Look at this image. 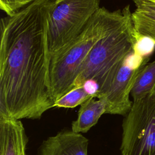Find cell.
I'll return each instance as SVG.
<instances>
[{
  "label": "cell",
  "mask_w": 155,
  "mask_h": 155,
  "mask_svg": "<svg viewBox=\"0 0 155 155\" xmlns=\"http://www.w3.org/2000/svg\"><path fill=\"white\" fill-rule=\"evenodd\" d=\"M36 0H0V8L11 16Z\"/></svg>",
  "instance_id": "cell-13"
},
{
  "label": "cell",
  "mask_w": 155,
  "mask_h": 155,
  "mask_svg": "<svg viewBox=\"0 0 155 155\" xmlns=\"http://www.w3.org/2000/svg\"><path fill=\"white\" fill-rule=\"evenodd\" d=\"M91 97H92L87 93L82 86L75 87L58 99L53 107L74 108Z\"/></svg>",
  "instance_id": "cell-12"
},
{
  "label": "cell",
  "mask_w": 155,
  "mask_h": 155,
  "mask_svg": "<svg viewBox=\"0 0 155 155\" xmlns=\"http://www.w3.org/2000/svg\"><path fill=\"white\" fill-rule=\"evenodd\" d=\"M101 0H54L48 30L50 56L69 45L100 8Z\"/></svg>",
  "instance_id": "cell-4"
},
{
  "label": "cell",
  "mask_w": 155,
  "mask_h": 155,
  "mask_svg": "<svg viewBox=\"0 0 155 155\" xmlns=\"http://www.w3.org/2000/svg\"><path fill=\"white\" fill-rule=\"evenodd\" d=\"M54 0L0 21V117L38 119L53 108L48 30Z\"/></svg>",
  "instance_id": "cell-1"
},
{
  "label": "cell",
  "mask_w": 155,
  "mask_h": 155,
  "mask_svg": "<svg viewBox=\"0 0 155 155\" xmlns=\"http://www.w3.org/2000/svg\"><path fill=\"white\" fill-rule=\"evenodd\" d=\"M121 155H155V94L133 101L122 122Z\"/></svg>",
  "instance_id": "cell-5"
},
{
  "label": "cell",
  "mask_w": 155,
  "mask_h": 155,
  "mask_svg": "<svg viewBox=\"0 0 155 155\" xmlns=\"http://www.w3.org/2000/svg\"><path fill=\"white\" fill-rule=\"evenodd\" d=\"M88 140L71 130H62L41 144L38 155H88Z\"/></svg>",
  "instance_id": "cell-7"
},
{
  "label": "cell",
  "mask_w": 155,
  "mask_h": 155,
  "mask_svg": "<svg viewBox=\"0 0 155 155\" xmlns=\"http://www.w3.org/2000/svg\"><path fill=\"white\" fill-rule=\"evenodd\" d=\"M27 142L20 120L0 117V155H27Z\"/></svg>",
  "instance_id": "cell-8"
},
{
  "label": "cell",
  "mask_w": 155,
  "mask_h": 155,
  "mask_svg": "<svg viewBox=\"0 0 155 155\" xmlns=\"http://www.w3.org/2000/svg\"><path fill=\"white\" fill-rule=\"evenodd\" d=\"M82 87L87 93L92 97H96L100 90L97 82L92 79L85 81L83 83Z\"/></svg>",
  "instance_id": "cell-14"
},
{
  "label": "cell",
  "mask_w": 155,
  "mask_h": 155,
  "mask_svg": "<svg viewBox=\"0 0 155 155\" xmlns=\"http://www.w3.org/2000/svg\"><path fill=\"white\" fill-rule=\"evenodd\" d=\"M133 2L136 8L155 11V0H133Z\"/></svg>",
  "instance_id": "cell-15"
},
{
  "label": "cell",
  "mask_w": 155,
  "mask_h": 155,
  "mask_svg": "<svg viewBox=\"0 0 155 155\" xmlns=\"http://www.w3.org/2000/svg\"><path fill=\"white\" fill-rule=\"evenodd\" d=\"M131 19L137 34L155 44V11L136 8L131 13Z\"/></svg>",
  "instance_id": "cell-11"
},
{
  "label": "cell",
  "mask_w": 155,
  "mask_h": 155,
  "mask_svg": "<svg viewBox=\"0 0 155 155\" xmlns=\"http://www.w3.org/2000/svg\"><path fill=\"white\" fill-rule=\"evenodd\" d=\"M78 118L71 124V130L85 133L95 125L102 114L107 113L106 104L101 99L91 97L80 105Z\"/></svg>",
  "instance_id": "cell-9"
},
{
  "label": "cell",
  "mask_w": 155,
  "mask_h": 155,
  "mask_svg": "<svg viewBox=\"0 0 155 155\" xmlns=\"http://www.w3.org/2000/svg\"><path fill=\"white\" fill-rule=\"evenodd\" d=\"M119 9L100 7L82 31L65 48L50 56V78L54 102L74 88V82L88 54L105 33Z\"/></svg>",
  "instance_id": "cell-3"
},
{
  "label": "cell",
  "mask_w": 155,
  "mask_h": 155,
  "mask_svg": "<svg viewBox=\"0 0 155 155\" xmlns=\"http://www.w3.org/2000/svg\"><path fill=\"white\" fill-rule=\"evenodd\" d=\"M131 13L129 5L119 9L105 33L88 54L74 82V88L82 86L88 79H94L100 87L96 98L108 88L125 58L133 50L137 42Z\"/></svg>",
  "instance_id": "cell-2"
},
{
  "label": "cell",
  "mask_w": 155,
  "mask_h": 155,
  "mask_svg": "<svg viewBox=\"0 0 155 155\" xmlns=\"http://www.w3.org/2000/svg\"><path fill=\"white\" fill-rule=\"evenodd\" d=\"M155 94V61L145 64L136 78L131 96L133 101Z\"/></svg>",
  "instance_id": "cell-10"
},
{
  "label": "cell",
  "mask_w": 155,
  "mask_h": 155,
  "mask_svg": "<svg viewBox=\"0 0 155 155\" xmlns=\"http://www.w3.org/2000/svg\"><path fill=\"white\" fill-rule=\"evenodd\" d=\"M149 59L148 56L134 50L125 58L110 86L97 97L105 103L107 114L125 116L129 112L133 105L131 91L138 74Z\"/></svg>",
  "instance_id": "cell-6"
}]
</instances>
